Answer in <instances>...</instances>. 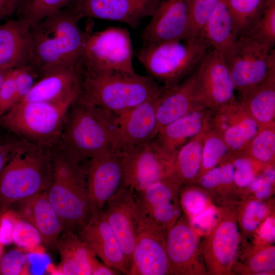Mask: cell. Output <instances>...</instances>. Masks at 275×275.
Returning <instances> with one entry per match:
<instances>
[{"label":"cell","instance_id":"cell-20","mask_svg":"<svg viewBox=\"0 0 275 275\" xmlns=\"http://www.w3.org/2000/svg\"><path fill=\"white\" fill-rule=\"evenodd\" d=\"M190 0H160L143 34L144 44L185 39Z\"/></svg>","mask_w":275,"mask_h":275},{"label":"cell","instance_id":"cell-31","mask_svg":"<svg viewBox=\"0 0 275 275\" xmlns=\"http://www.w3.org/2000/svg\"><path fill=\"white\" fill-rule=\"evenodd\" d=\"M238 99L261 127L275 125V77L239 96Z\"/></svg>","mask_w":275,"mask_h":275},{"label":"cell","instance_id":"cell-39","mask_svg":"<svg viewBox=\"0 0 275 275\" xmlns=\"http://www.w3.org/2000/svg\"><path fill=\"white\" fill-rule=\"evenodd\" d=\"M237 210V221L241 230L246 233L255 232L267 216L268 208L259 200L246 201Z\"/></svg>","mask_w":275,"mask_h":275},{"label":"cell","instance_id":"cell-15","mask_svg":"<svg viewBox=\"0 0 275 275\" xmlns=\"http://www.w3.org/2000/svg\"><path fill=\"white\" fill-rule=\"evenodd\" d=\"M89 161L87 193L93 217L102 211L123 184V152L111 148Z\"/></svg>","mask_w":275,"mask_h":275},{"label":"cell","instance_id":"cell-5","mask_svg":"<svg viewBox=\"0 0 275 275\" xmlns=\"http://www.w3.org/2000/svg\"><path fill=\"white\" fill-rule=\"evenodd\" d=\"M81 162L112 148L110 117L100 108L78 99L73 103L54 147Z\"/></svg>","mask_w":275,"mask_h":275},{"label":"cell","instance_id":"cell-11","mask_svg":"<svg viewBox=\"0 0 275 275\" xmlns=\"http://www.w3.org/2000/svg\"><path fill=\"white\" fill-rule=\"evenodd\" d=\"M122 152V185L134 191L144 189L172 173L176 155L163 149L154 138Z\"/></svg>","mask_w":275,"mask_h":275},{"label":"cell","instance_id":"cell-48","mask_svg":"<svg viewBox=\"0 0 275 275\" xmlns=\"http://www.w3.org/2000/svg\"><path fill=\"white\" fill-rule=\"evenodd\" d=\"M18 217L15 211L8 209L0 217V242L3 245L12 242L13 228Z\"/></svg>","mask_w":275,"mask_h":275},{"label":"cell","instance_id":"cell-37","mask_svg":"<svg viewBox=\"0 0 275 275\" xmlns=\"http://www.w3.org/2000/svg\"><path fill=\"white\" fill-rule=\"evenodd\" d=\"M234 171L235 167L231 157L200 176L196 183L204 190H215L221 187H232L235 186L233 183Z\"/></svg>","mask_w":275,"mask_h":275},{"label":"cell","instance_id":"cell-7","mask_svg":"<svg viewBox=\"0 0 275 275\" xmlns=\"http://www.w3.org/2000/svg\"><path fill=\"white\" fill-rule=\"evenodd\" d=\"M75 101H20L0 118L1 122L22 139L51 148L57 145Z\"/></svg>","mask_w":275,"mask_h":275},{"label":"cell","instance_id":"cell-12","mask_svg":"<svg viewBox=\"0 0 275 275\" xmlns=\"http://www.w3.org/2000/svg\"><path fill=\"white\" fill-rule=\"evenodd\" d=\"M181 187L170 175L144 189L133 190L138 213L153 225L167 231L182 215Z\"/></svg>","mask_w":275,"mask_h":275},{"label":"cell","instance_id":"cell-8","mask_svg":"<svg viewBox=\"0 0 275 275\" xmlns=\"http://www.w3.org/2000/svg\"><path fill=\"white\" fill-rule=\"evenodd\" d=\"M239 96L275 77V50L249 35L238 37L224 56Z\"/></svg>","mask_w":275,"mask_h":275},{"label":"cell","instance_id":"cell-14","mask_svg":"<svg viewBox=\"0 0 275 275\" xmlns=\"http://www.w3.org/2000/svg\"><path fill=\"white\" fill-rule=\"evenodd\" d=\"M161 94L123 113L110 116L112 148L124 152L155 137L156 105Z\"/></svg>","mask_w":275,"mask_h":275},{"label":"cell","instance_id":"cell-44","mask_svg":"<svg viewBox=\"0 0 275 275\" xmlns=\"http://www.w3.org/2000/svg\"><path fill=\"white\" fill-rule=\"evenodd\" d=\"M26 257L22 249H13L0 259V273L3 275L26 274Z\"/></svg>","mask_w":275,"mask_h":275},{"label":"cell","instance_id":"cell-29","mask_svg":"<svg viewBox=\"0 0 275 275\" xmlns=\"http://www.w3.org/2000/svg\"><path fill=\"white\" fill-rule=\"evenodd\" d=\"M237 38L233 18L226 0H219L206 22L202 39L224 57Z\"/></svg>","mask_w":275,"mask_h":275},{"label":"cell","instance_id":"cell-52","mask_svg":"<svg viewBox=\"0 0 275 275\" xmlns=\"http://www.w3.org/2000/svg\"><path fill=\"white\" fill-rule=\"evenodd\" d=\"M22 0H0V21L18 10Z\"/></svg>","mask_w":275,"mask_h":275},{"label":"cell","instance_id":"cell-34","mask_svg":"<svg viewBox=\"0 0 275 275\" xmlns=\"http://www.w3.org/2000/svg\"><path fill=\"white\" fill-rule=\"evenodd\" d=\"M243 154L264 166H274L275 125L261 127Z\"/></svg>","mask_w":275,"mask_h":275},{"label":"cell","instance_id":"cell-17","mask_svg":"<svg viewBox=\"0 0 275 275\" xmlns=\"http://www.w3.org/2000/svg\"><path fill=\"white\" fill-rule=\"evenodd\" d=\"M160 0H73L68 7L79 20L85 18L111 20L135 28L151 17Z\"/></svg>","mask_w":275,"mask_h":275},{"label":"cell","instance_id":"cell-30","mask_svg":"<svg viewBox=\"0 0 275 275\" xmlns=\"http://www.w3.org/2000/svg\"><path fill=\"white\" fill-rule=\"evenodd\" d=\"M210 126L209 121L199 134L183 144L176 153L171 175L181 186L197 182L202 164L203 141Z\"/></svg>","mask_w":275,"mask_h":275},{"label":"cell","instance_id":"cell-6","mask_svg":"<svg viewBox=\"0 0 275 275\" xmlns=\"http://www.w3.org/2000/svg\"><path fill=\"white\" fill-rule=\"evenodd\" d=\"M211 49L203 40H169L144 44L138 59L148 76L168 89L194 73Z\"/></svg>","mask_w":275,"mask_h":275},{"label":"cell","instance_id":"cell-45","mask_svg":"<svg viewBox=\"0 0 275 275\" xmlns=\"http://www.w3.org/2000/svg\"><path fill=\"white\" fill-rule=\"evenodd\" d=\"M14 69L5 73L0 88V118L17 103L16 74Z\"/></svg>","mask_w":275,"mask_h":275},{"label":"cell","instance_id":"cell-3","mask_svg":"<svg viewBox=\"0 0 275 275\" xmlns=\"http://www.w3.org/2000/svg\"><path fill=\"white\" fill-rule=\"evenodd\" d=\"M51 176V148L21 139L0 174V206L3 211L46 190Z\"/></svg>","mask_w":275,"mask_h":275},{"label":"cell","instance_id":"cell-36","mask_svg":"<svg viewBox=\"0 0 275 275\" xmlns=\"http://www.w3.org/2000/svg\"><path fill=\"white\" fill-rule=\"evenodd\" d=\"M73 0H22L18 10L19 17L30 27L50 15L68 7Z\"/></svg>","mask_w":275,"mask_h":275},{"label":"cell","instance_id":"cell-56","mask_svg":"<svg viewBox=\"0 0 275 275\" xmlns=\"http://www.w3.org/2000/svg\"><path fill=\"white\" fill-rule=\"evenodd\" d=\"M1 144H2V143H0V145H1Z\"/></svg>","mask_w":275,"mask_h":275},{"label":"cell","instance_id":"cell-22","mask_svg":"<svg viewBox=\"0 0 275 275\" xmlns=\"http://www.w3.org/2000/svg\"><path fill=\"white\" fill-rule=\"evenodd\" d=\"M204 106L207 105L194 72L178 85L164 89L159 96L156 109V134L166 125Z\"/></svg>","mask_w":275,"mask_h":275},{"label":"cell","instance_id":"cell-46","mask_svg":"<svg viewBox=\"0 0 275 275\" xmlns=\"http://www.w3.org/2000/svg\"><path fill=\"white\" fill-rule=\"evenodd\" d=\"M219 209L210 204L202 212L187 218L191 226L200 235H206L214 225L218 216Z\"/></svg>","mask_w":275,"mask_h":275},{"label":"cell","instance_id":"cell-42","mask_svg":"<svg viewBox=\"0 0 275 275\" xmlns=\"http://www.w3.org/2000/svg\"><path fill=\"white\" fill-rule=\"evenodd\" d=\"M180 200L182 211L187 218L198 214L211 204L204 190L193 184L182 186Z\"/></svg>","mask_w":275,"mask_h":275},{"label":"cell","instance_id":"cell-18","mask_svg":"<svg viewBox=\"0 0 275 275\" xmlns=\"http://www.w3.org/2000/svg\"><path fill=\"white\" fill-rule=\"evenodd\" d=\"M207 106L212 112L238 100L236 91L224 56L211 49L195 72Z\"/></svg>","mask_w":275,"mask_h":275},{"label":"cell","instance_id":"cell-2","mask_svg":"<svg viewBox=\"0 0 275 275\" xmlns=\"http://www.w3.org/2000/svg\"><path fill=\"white\" fill-rule=\"evenodd\" d=\"M78 68L80 87L77 99L110 116L123 113L164 90L151 77L135 72H95Z\"/></svg>","mask_w":275,"mask_h":275},{"label":"cell","instance_id":"cell-32","mask_svg":"<svg viewBox=\"0 0 275 275\" xmlns=\"http://www.w3.org/2000/svg\"><path fill=\"white\" fill-rule=\"evenodd\" d=\"M274 270V246L257 243L243 254L240 261H236L233 272L242 274H273Z\"/></svg>","mask_w":275,"mask_h":275},{"label":"cell","instance_id":"cell-43","mask_svg":"<svg viewBox=\"0 0 275 275\" xmlns=\"http://www.w3.org/2000/svg\"><path fill=\"white\" fill-rule=\"evenodd\" d=\"M12 242L19 248L35 252L42 242L36 228L28 221L19 217L16 219L12 233Z\"/></svg>","mask_w":275,"mask_h":275},{"label":"cell","instance_id":"cell-35","mask_svg":"<svg viewBox=\"0 0 275 275\" xmlns=\"http://www.w3.org/2000/svg\"><path fill=\"white\" fill-rule=\"evenodd\" d=\"M232 156L222 136L210 126L203 141L202 164L198 178Z\"/></svg>","mask_w":275,"mask_h":275},{"label":"cell","instance_id":"cell-21","mask_svg":"<svg viewBox=\"0 0 275 275\" xmlns=\"http://www.w3.org/2000/svg\"><path fill=\"white\" fill-rule=\"evenodd\" d=\"M101 212L118 239L130 268L136 233V209L133 188L122 185Z\"/></svg>","mask_w":275,"mask_h":275},{"label":"cell","instance_id":"cell-41","mask_svg":"<svg viewBox=\"0 0 275 275\" xmlns=\"http://www.w3.org/2000/svg\"><path fill=\"white\" fill-rule=\"evenodd\" d=\"M232 160L235 167L233 183L240 189L246 188L255 177L267 167L243 153L233 155Z\"/></svg>","mask_w":275,"mask_h":275},{"label":"cell","instance_id":"cell-28","mask_svg":"<svg viewBox=\"0 0 275 275\" xmlns=\"http://www.w3.org/2000/svg\"><path fill=\"white\" fill-rule=\"evenodd\" d=\"M59 236L57 248L60 255L61 274L65 275H92L98 262L91 249L70 230H64Z\"/></svg>","mask_w":275,"mask_h":275},{"label":"cell","instance_id":"cell-13","mask_svg":"<svg viewBox=\"0 0 275 275\" xmlns=\"http://www.w3.org/2000/svg\"><path fill=\"white\" fill-rule=\"evenodd\" d=\"M166 246L170 274H208L200 235L185 215H181L167 231Z\"/></svg>","mask_w":275,"mask_h":275},{"label":"cell","instance_id":"cell-40","mask_svg":"<svg viewBox=\"0 0 275 275\" xmlns=\"http://www.w3.org/2000/svg\"><path fill=\"white\" fill-rule=\"evenodd\" d=\"M258 41L274 48L275 0H269L258 22L248 35Z\"/></svg>","mask_w":275,"mask_h":275},{"label":"cell","instance_id":"cell-51","mask_svg":"<svg viewBox=\"0 0 275 275\" xmlns=\"http://www.w3.org/2000/svg\"><path fill=\"white\" fill-rule=\"evenodd\" d=\"M19 141H10L0 145V174L11 157Z\"/></svg>","mask_w":275,"mask_h":275},{"label":"cell","instance_id":"cell-19","mask_svg":"<svg viewBox=\"0 0 275 275\" xmlns=\"http://www.w3.org/2000/svg\"><path fill=\"white\" fill-rule=\"evenodd\" d=\"M210 124L223 138L232 155L242 154L261 128L238 100L212 112Z\"/></svg>","mask_w":275,"mask_h":275},{"label":"cell","instance_id":"cell-49","mask_svg":"<svg viewBox=\"0 0 275 275\" xmlns=\"http://www.w3.org/2000/svg\"><path fill=\"white\" fill-rule=\"evenodd\" d=\"M274 166L266 167L262 172V179L257 190L254 193L258 200L266 199L271 194L274 185Z\"/></svg>","mask_w":275,"mask_h":275},{"label":"cell","instance_id":"cell-50","mask_svg":"<svg viewBox=\"0 0 275 275\" xmlns=\"http://www.w3.org/2000/svg\"><path fill=\"white\" fill-rule=\"evenodd\" d=\"M257 243L271 244L275 240V219L273 216L266 217L256 231Z\"/></svg>","mask_w":275,"mask_h":275},{"label":"cell","instance_id":"cell-9","mask_svg":"<svg viewBox=\"0 0 275 275\" xmlns=\"http://www.w3.org/2000/svg\"><path fill=\"white\" fill-rule=\"evenodd\" d=\"M132 47L128 30L110 26L92 33L88 31L78 65L95 72H135Z\"/></svg>","mask_w":275,"mask_h":275},{"label":"cell","instance_id":"cell-57","mask_svg":"<svg viewBox=\"0 0 275 275\" xmlns=\"http://www.w3.org/2000/svg\"></svg>","mask_w":275,"mask_h":275},{"label":"cell","instance_id":"cell-16","mask_svg":"<svg viewBox=\"0 0 275 275\" xmlns=\"http://www.w3.org/2000/svg\"><path fill=\"white\" fill-rule=\"evenodd\" d=\"M166 232L143 218L136 210V239L129 275L170 274Z\"/></svg>","mask_w":275,"mask_h":275},{"label":"cell","instance_id":"cell-47","mask_svg":"<svg viewBox=\"0 0 275 275\" xmlns=\"http://www.w3.org/2000/svg\"><path fill=\"white\" fill-rule=\"evenodd\" d=\"M37 73L30 66L17 68L16 74L17 103L20 102L30 92L34 84Z\"/></svg>","mask_w":275,"mask_h":275},{"label":"cell","instance_id":"cell-38","mask_svg":"<svg viewBox=\"0 0 275 275\" xmlns=\"http://www.w3.org/2000/svg\"><path fill=\"white\" fill-rule=\"evenodd\" d=\"M219 0H190L189 22L185 39L202 40V34Z\"/></svg>","mask_w":275,"mask_h":275},{"label":"cell","instance_id":"cell-1","mask_svg":"<svg viewBox=\"0 0 275 275\" xmlns=\"http://www.w3.org/2000/svg\"><path fill=\"white\" fill-rule=\"evenodd\" d=\"M78 21L66 7L30 27L29 66L37 74L43 76L78 64L88 34Z\"/></svg>","mask_w":275,"mask_h":275},{"label":"cell","instance_id":"cell-55","mask_svg":"<svg viewBox=\"0 0 275 275\" xmlns=\"http://www.w3.org/2000/svg\"><path fill=\"white\" fill-rule=\"evenodd\" d=\"M3 244L0 242V259L2 256V252H3Z\"/></svg>","mask_w":275,"mask_h":275},{"label":"cell","instance_id":"cell-33","mask_svg":"<svg viewBox=\"0 0 275 275\" xmlns=\"http://www.w3.org/2000/svg\"><path fill=\"white\" fill-rule=\"evenodd\" d=\"M234 21L237 38L254 28L269 0H226Z\"/></svg>","mask_w":275,"mask_h":275},{"label":"cell","instance_id":"cell-26","mask_svg":"<svg viewBox=\"0 0 275 275\" xmlns=\"http://www.w3.org/2000/svg\"><path fill=\"white\" fill-rule=\"evenodd\" d=\"M30 26L24 19H11L0 25V70L30 65Z\"/></svg>","mask_w":275,"mask_h":275},{"label":"cell","instance_id":"cell-54","mask_svg":"<svg viewBox=\"0 0 275 275\" xmlns=\"http://www.w3.org/2000/svg\"><path fill=\"white\" fill-rule=\"evenodd\" d=\"M5 73V72H3L0 70V88L2 85L4 80Z\"/></svg>","mask_w":275,"mask_h":275},{"label":"cell","instance_id":"cell-53","mask_svg":"<svg viewBox=\"0 0 275 275\" xmlns=\"http://www.w3.org/2000/svg\"><path fill=\"white\" fill-rule=\"evenodd\" d=\"M120 274H121V272L118 270L98 261L93 269L92 275H115Z\"/></svg>","mask_w":275,"mask_h":275},{"label":"cell","instance_id":"cell-10","mask_svg":"<svg viewBox=\"0 0 275 275\" xmlns=\"http://www.w3.org/2000/svg\"><path fill=\"white\" fill-rule=\"evenodd\" d=\"M239 243L237 210L231 206L221 208L214 225L201 243L208 274H232Z\"/></svg>","mask_w":275,"mask_h":275},{"label":"cell","instance_id":"cell-27","mask_svg":"<svg viewBox=\"0 0 275 275\" xmlns=\"http://www.w3.org/2000/svg\"><path fill=\"white\" fill-rule=\"evenodd\" d=\"M211 113L207 106L195 109L162 127L154 139L166 151L176 155L183 144L203 130Z\"/></svg>","mask_w":275,"mask_h":275},{"label":"cell","instance_id":"cell-4","mask_svg":"<svg viewBox=\"0 0 275 275\" xmlns=\"http://www.w3.org/2000/svg\"><path fill=\"white\" fill-rule=\"evenodd\" d=\"M87 168L56 147L52 150V176L46 191L64 230L76 232L92 218L87 193Z\"/></svg>","mask_w":275,"mask_h":275},{"label":"cell","instance_id":"cell-23","mask_svg":"<svg viewBox=\"0 0 275 275\" xmlns=\"http://www.w3.org/2000/svg\"><path fill=\"white\" fill-rule=\"evenodd\" d=\"M76 233L103 263L128 274L129 266L125 255L102 212Z\"/></svg>","mask_w":275,"mask_h":275},{"label":"cell","instance_id":"cell-24","mask_svg":"<svg viewBox=\"0 0 275 275\" xmlns=\"http://www.w3.org/2000/svg\"><path fill=\"white\" fill-rule=\"evenodd\" d=\"M46 190L15 204L18 216L33 225L39 232L43 243L50 249L57 248L63 223L50 202Z\"/></svg>","mask_w":275,"mask_h":275},{"label":"cell","instance_id":"cell-25","mask_svg":"<svg viewBox=\"0 0 275 275\" xmlns=\"http://www.w3.org/2000/svg\"><path fill=\"white\" fill-rule=\"evenodd\" d=\"M80 87L77 64L44 75L20 101H75L78 97Z\"/></svg>","mask_w":275,"mask_h":275}]
</instances>
